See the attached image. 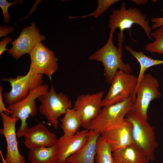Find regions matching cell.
Listing matches in <instances>:
<instances>
[{"instance_id":"15","label":"cell","mask_w":163,"mask_h":163,"mask_svg":"<svg viewBox=\"0 0 163 163\" xmlns=\"http://www.w3.org/2000/svg\"><path fill=\"white\" fill-rule=\"evenodd\" d=\"M23 136L25 139V145L29 150L53 146L57 139L56 135L50 132L41 123L29 127Z\"/></svg>"},{"instance_id":"21","label":"cell","mask_w":163,"mask_h":163,"mask_svg":"<svg viewBox=\"0 0 163 163\" xmlns=\"http://www.w3.org/2000/svg\"><path fill=\"white\" fill-rule=\"evenodd\" d=\"M126 50L138 61L140 65V70L138 78L137 86L145 74L146 70L154 66L163 64V60L153 59L146 55L141 51H136L128 45L125 46Z\"/></svg>"},{"instance_id":"1","label":"cell","mask_w":163,"mask_h":163,"mask_svg":"<svg viewBox=\"0 0 163 163\" xmlns=\"http://www.w3.org/2000/svg\"><path fill=\"white\" fill-rule=\"evenodd\" d=\"M113 34L110 33L105 45L89 56L88 59L101 62L104 66V75L106 82L111 84L118 70L130 73L132 68L129 63H124L122 60L123 43H118L119 47L113 42Z\"/></svg>"},{"instance_id":"19","label":"cell","mask_w":163,"mask_h":163,"mask_svg":"<svg viewBox=\"0 0 163 163\" xmlns=\"http://www.w3.org/2000/svg\"><path fill=\"white\" fill-rule=\"evenodd\" d=\"M58 151L55 145L30 150L27 158L30 163H58Z\"/></svg>"},{"instance_id":"28","label":"cell","mask_w":163,"mask_h":163,"mask_svg":"<svg viewBox=\"0 0 163 163\" xmlns=\"http://www.w3.org/2000/svg\"><path fill=\"white\" fill-rule=\"evenodd\" d=\"M161 10L163 11V8ZM151 21L154 23L151 27L152 29H156L159 27L163 26V17L152 18Z\"/></svg>"},{"instance_id":"12","label":"cell","mask_w":163,"mask_h":163,"mask_svg":"<svg viewBox=\"0 0 163 163\" xmlns=\"http://www.w3.org/2000/svg\"><path fill=\"white\" fill-rule=\"evenodd\" d=\"M1 113L3 127L0 133L5 137L7 144L5 163H26L24 157L20 153L15 131L17 118L13 117L4 112Z\"/></svg>"},{"instance_id":"10","label":"cell","mask_w":163,"mask_h":163,"mask_svg":"<svg viewBox=\"0 0 163 163\" xmlns=\"http://www.w3.org/2000/svg\"><path fill=\"white\" fill-rule=\"evenodd\" d=\"M29 54L30 64L28 72L45 75L51 81L52 75L58 68V59L54 52L41 42L35 46Z\"/></svg>"},{"instance_id":"3","label":"cell","mask_w":163,"mask_h":163,"mask_svg":"<svg viewBox=\"0 0 163 163\" xmlns=\"http://www.w3.org/2000/svg\"><path fill=\"white\" fill-rule=\"evenodd\" d=\"M108 27L110 33L113 34L116 28H119L118 34L123 35V31L130 28L134 24L140 26L145 31L149 40H153L151 34L152 29L149 26L147 16L136 8H126V4L122 2L119 9H113L109 16Z\"/></svg>"},{"instance_id":"24","label":"cell","mask_w":163,"mask_h":163,"mask_svg":"<svg viewBox=\"0 0 163 163\" xmlns=\"http://www.w3.org/2000/svg\"><path fill=\"white\" fill-rule=\"evenodd\" d=\"M119 1V0H98L96 9L92 13L84 16L77 17L69 16V18H83L93 16L95 18L99 17L110 6Z\"/></svg>"},{"instance_id":"27","label":"cell","mask_w":163,"mask_h":163,"mask_svg":"<svg viewBox=\"0 0 163 163\" xmlns=\"http://www.w3.org/2000/svg\"><path fill=\"white\" fill-rule=\"evenodd\" d=\"M14 28L12 27L7 26L5 25H0V37L7 36L8 34L13 33Z\"/></svg>"},{"instance_id":"6","label":"cell","mask_w":163,"mask_h":163,"mask_svg":"<svg viewBox=\"0 0 163 163\" xmlns=\"http://www.w3.org/2000/svg\"><path fill=\"white\" fill-rule=\"evenodd\" d=\"M138 83L137 77L130 73L118 70L108 93L102 100V107L119 103L130 97L132 98L134 103Z\"/></svg>"},{"instance_id":"13","label":"cell","mask_w":163,"mask_h":163,"mask_svg":"<svg viewBox=\"0 0 163 163\" xmlns=\"http://www.w3.org/2000/svg\"><path fill=\"white\" fill-rule=\"evenodd\" d=\"M104 92L100 91L94 94H82L78 96L73 108L79 114L82 126L88 129L91 121L101 110Z\"/></svg>"},{"instance_id":"29","label":"cell","mask_w":163,"mask_h":163,"mask_svg":"<svg viewBox=\"0 0 163 163\" xmlns=\"http://www.w3.org/2000/svg\"><path fill=\"white\" fill-rule=\"evenodd\" d=\"M12 40L11 38L8 37H5L0 42V56L6 51H8V49L6 48V46L8 43Z\"/></svg>"},{"instance_id":"17","label":"cell","mask_w":163,"mask_h":163,"mask_svg":"<svg viewBox=\"0 0 163 163\" xmlns=\"http://www.w3.org/2000/svg\"><path fill=\"white\" fill-rule=\"evenodd\" d=\"M98 131L89 130L87 140L81 149L69 157L66 163H95L97 143L101 135Z\"/></svg>"},{"instance_id":"22","label":"cell","mask_w":163,"mask_h":163,"mask_svg":"<svg viewBox=\"0 0 163 163\" xmlns=\"http://www.w3.org/2000/svg\"><path fill=\"white\" fill-rule=\"evenodd\" d=\"M111 147L104 137L101 134L98 138L96 146V163H115Z\"/></svg>"},{"instance_id":"2","label":"cell","mask_w":163,"mask_h":163,"mask_svg":"<svg viewBox=\"0 0 163 163\" xmlns=\"http://www.w3.org/2000/svg\"><path fill=\"white\" fill-rule=\"evenodd\" d=\"M125 118L132 125L134 144L141 149L150 161H154L155 151L158 146L154 128L131 109L126 113Z\"/></svg>"},{"instance_id":"9","label":"cell","mask_w":163,"mask_h":163,"mask_svg":"<svg viewBox=\"0 0 163 163\" xmlns=\"http://www.w3.org/2000/svg\"><path fill=\"white\" fill-rule=\"evenodd\" d=\"M1 80L9 82L11 87L10 91L2 94L5 102L9 105L23 100L31 91L43 84V75L28 72L25 75H18L13 78L3 77Z\"/></svg>"},{"instance_id":"11","label":"cell","mask_w":163,"mask_h":163,"mask_svg":"<svg viewBox=\"0 0 163 163\" xmlns=\"http://www.w3.org/2000/svg\"><path fill=\"white\" fill-rule=\"evenodd\" d=\"M35 24V22L31 23L30 25L23 28L18 37L11 42L12 46L8 53L14 59L18 60L25 54H29L37 44L46 40Z\"/></svg>"},{"instance_id":"25","label":"cell","mask_w":163,"mask_h":163,"mask_svg":"<svg viewBox=\"0 0 163 163\" xmlns=\"http://www.w3.org/2000/svg\"><path fill=\"white\" fill-rule=\"evenodd\" d=\"M23 1L21 0L18 1H14L12 3L8 2L7 0H0V7L1 8L3 12V21L6 24H8L10 21L9 18L10 17L8 11V8L11 5L17 3H22Z\"/></svg>"},{"instance_id":"23","label":"cell","mask_w":163,"mask_h":163,"mask_svg":"<svg viewBox=\"0 0 163 163\" xmlns=\"http://www.w3.org/2000/svg\"><path fill=\"white\" fill-rule=\"evenodd\" d=\"M155 39L152 42L147 44L145 50L151 53L163 54V26H161L151 34Z\"/></svg>"},{"instance_id":"4","label":"cell","mask_w":163,"mask_h":163,"mask_svg":"<svg viewBox=\"0 0 163 163\" xmlns=\"http://www.w3.org/2000/svg\"><path fill=\"white\" fill-rule=\"evenodd\" d=\"M133 103L130 97L119 103L103 107L87 129L98 131L101 134L117 127L123 121Z\"/></svg>"},{"instance_id":"8","label":"cell","mask_w":163,"mask_h":163,"mask_svg":"<svg viewBox=\"0 0 163 163\" xmlns=\"http://www.w3.org/2000/svg\"><path fill=\"white\" fill-rule=\"evenodd\" d=\"M158 80L149 74H145L136 89V98L131 110L143 119H148V110L151 101L161 96Z\"/></svg>"},{"instance_id":"14","label":"cell","mask_w":163,"mask_h":163,"mask_svg":"<svg viewBox=\"0 0 163 163\" xmlns=\"http://www.w3.org/2000/svg\"><path fill=\"white\" fill-rule=\"evenodd\" d=\"M89 130L78 131L70 136H62L57 139L55 146L58 153V163H66V159L78 151L86 143Z\"/></svg>"},{"instance_id":"5","label":"cell","mask_w":163,"mask_h":163,"mask_svg":"<svg viewBox=\"0 0 163 163\" xmlns=\"http://www.w3.org/2000/svg\"><path fill=\"white\" fill-rule=\"evenodd\" d=\"M41 103L39 110L45 117L49 124L56 129L58 127V119L65 114L69 109L72 108V102L69 97L60 92L57 93L53 85L48 92L37 98Z\"/></svg>"},{"instance_id":"18","label":"cell","mask_w":163,"mask_h":163,"mask_svg":"<svg viewBox=\"0 0 163 163\" xmlns=\"http://www.w3.org/2000/svg\"><path fill=\"white\" fill-rule=\"evenodd\" d=\"M115 163H148L149 160L134 144L112 152Z\"/></svg>"},{"instance_id":"7","label":"cell","mask_w":163,"mask_h":163,"mask_svg":"<svg viewBox=\"0 0 163 163\" xmlns=\"http://www.w3.org/2000/svg\"><path fill=\"white\" fill-rule=\"evenodd\" d=\"M48 89L47 85L43 84L31 91L23 100L7 107L8 109L12 112L11 117L17 118L21 120L20 126L16 132L17 137L23 136L29 127L26 122L29 116L34 117L37 113L36 99L48 92Z\"/></svg>"},{"instance_id":"16","label":"cell","mask_w":163,"mask_h":163,"mask_svg":"<svg viewBox=\"0 0 163 163\" xmlns=\"http://www.w3.org/2000/svg\"><path fill=\"white\" fill-rule=\"evenodd\" d=\"M101 134L109 144L112 152L134 144L132 125L126 118L118 126Z\"/></svg>"},{"instance_id":"26","label":"cell","mask_w":163,"mask_h":163,"mask_svg":"<svg viewBox=\"0 0 163 163\" xmlns=\"http://www.w3.org/2000/svg\"><path fill=\"white\" fill-rule=\"evenodd\" d=\"M3 89V87L2 86H0V113L4 112L6 114L11 115L12 114V112L6 108L4 102L2 99L3 95L2 91Z\"/></svg>"},{"instance_id":"20","label":"cell","mask_w":163,"mask_h":163,"mask_svg":"<svg viewBox=\"0 0 163 163\" xmlns=\"http://www.w3.org/2000/svg\"><path fill=\"white\" fill-rule=\"evenodd\" d=\"M63 135L70 136L75 134L81 126L82 121L78 112L73 108L69 109L62 119H60Z\"/></svg>"},{"instance_id":"30","label":"cell","mask_w":163,"mask_h":163,"mask_svg":"<svg viewBox=\"0 0 163 163\" xmlns=\"http://www.w3.org/2000/svg\"><path fill=\"white\" fill-rule=\"evenodd\" d=\"M131 1L136 5H144L148 2V0H132Z\"/></svg>"}]
</instances>
